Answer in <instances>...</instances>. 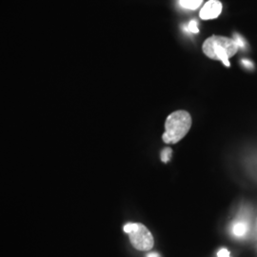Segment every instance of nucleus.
<instances>
[{"label": "nucleus", "mask_w": 257, "mask_h": 257, "mask_svg": "<svg viewBox=\"0 0 257 257\" xmlns=\"http://www.w3.org/2000/svg\"><path fill=\"white\" fill-rule=\"evenodd\" d=\"M188 29H189L190 32H192L193 34H197V33L199 32L198 27H197V21H195V20L191 21V23H190L189 26H188Z\"/></svg>", "instance_id": "1a4fd4ad"}, {"label": "nucleus", "mask_w": 257, "mask_h": 257, "mask_svg": "<svg viewBox=\"0 0 257 257\" xmlns=\"http://www.w3.org/2000/svg\"><path fill=\"white\" fill-rule=\"evenodd\" d=\"M234 38H232L234 41H235V43L237 44V46L242 47V48H245L246 47V42H245V40H244V38L242 37H240L239 35L237 34H234Z\"/></svg>", "instance_id": "6e6552de"}, {"label": "nucleus", "mask_w": 257, "mask_h": 257, "mask_svg": "<svg viewBox=\"0 0 257 257\" xmlns=\"http://www.w3.org/2000/svg\"><path fill=\"white\" fill-rule=\"evenodd\" d=\"M222 3L219 0H209L200 11L199 17L203 20L217 19L222 12Z\"/></svg>", "instance_id": "20e7f679"}, {"label": "nucleus", "mask_w": 257, "mask_h": 257, "mask_svg": "<svg viewBox=\"0 0 257 257\" xmlns=\"http://www.w3.org/2000/svg\"><path fill=\"white\" fill-rule=\"evenodd\" d=\"M179 3L185 9L196 10L201 6L203 0H179Z\"/></svg>", "instance_id": "39448f33"}, {"label": "nucleus", "mask_w": 257, "mask_h": 257, "mask_svg": "<svg viewBox=\"0 0 257 257\" xmlns=\"http://www.w3.org/2000/svg\"><path fill=\"white\" fill-rule=\"evenodd\" d=\"M218 257H230V251L227 248H221L217 253Z\"/></svg>", "instance_id": "9d476101"}, {"label": "nucleus", "mask_w": 257, "mask_h": 257, "mask_svg": "<svg viewBox=\"0 0 257 257\" xmlns=\"http://www.w3.org/2000/svg\"><path fill=\"white\" fill-rule=\"evenodd\" d=\"M146 257H160V255L157 252H152V253H149Z\"/></svg>", "instance_id": "f8f14e48"}, {"label": "nucleus", "mask_w": 257, "mask_h": 257, "mask_svg": "<svg viewBox=\"0 0 257 257\" xmlns=\"http://www.w3.org/2000/svg\"><path fill=\"white\" fill-rule=\"evenodd\" d=\"M124 231L128 234L133 247L141 251H149L155 245V239L147 227L141 223H128Z\"/></svg>", "instance_id": "7ed1b4c3"}, {"label": "nucleus", "mask_w": 257, "mask_h": 257, "mask_svg": "<svg viewBox=\"0 0 257 257\" xmlns=\"http://www.w3.org/2000/svg\"><path fill=\"white\" fill-rule=\"evenodd\" d=\"M242 63H243V65H244L246 68H248V69L253 68V64H252L250 61L246 60V59H243V60H242Z\"/></svg>", "instance_id": "9b49d317"}, {"label": "nucleus", "mask_w": 257, "mask_h": 257, "mask_svg": "<svg viewBox=\"0 0 257 257\" xmlns=\"http://www.w3.org/2000/svg\"><path fill=\"white\" fill-rule=\"evenodd\" d=\"M232 231L235 236H238V237L244 236L248 231V225L244 222H238L233 226Z\"/></svg>", "instance_id": "423d86ee"}, {"label": "nucleus", "mask_w": 257, "mask_h": 257, "mask_svg": "<svg viewBox=\"0 0 257 257\" xmlns=\"http://www.w3.org/2000/svg\"><path fill=\"white\" fill-rule=\"evenodd\" d=\"M192 116L186 110L172 112L165 121V133L162 140L166 144H176L182 140L192 127Z\"/></svg>", "instance_id": "f03ea898"}, {"label": "nucleus", "mask_w": 257, "mask_h": 257, "mask_svg": "<svg viewBox=\"0 0 257 257\" xmlns=\"http://www.w3.org/2000/svg\"><path fill=\"white\" fill-rule=\"evenodd\" d=\"M238 46L230 37L211 36L203 43V53L213 60H220L226 67H230V57L238 51Z\"/></svg>", "instance_id": "f257e3e1"}, {"label": "nucleus", "mask_w": 257, "mask_h": 257, "mask_svg": "<svg viewBox=\"0 0 257 257\" xmlns=\"http://www.w3.org/2000/svg\"><path fill=\"white\" fill-rule=\"evenodd\" d=\"M172 154H173V151H172L171 148H165V149L161 152V160H162V162L167 163V162L171 159Z\"/></svg>", "instance_id": "0eeeda50"}]
</instances>
